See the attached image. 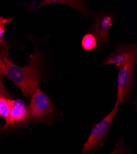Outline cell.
Here are the masks:
<instances>
[{"label":"cell","instance_id":"1","mask_svg":"<svg viewBox=\"0 0 137 154\" xmlns=\"http://www.w3.org/2000/svg\"><path fill=\"white\" fill-rule=\"evenodd\" d=\"M0 57L5 66V75L17 86L27 99L31 98L40 81L41 56L36 49L30 56V62L26 67H19L9 57L8 48L5 43L0 44Z\"/></svg>","mask_w":137,"mask_h":154},{"label":"cell","instance_id":"2","mask_svg":"<svg viewBox=\"0 0 137 154\" xmlns=\"http://www.w3.org/2000/svg\"><path fill=\"white\" fill-rule=\"evenodd\" d=\"M31 119L36 122H44L55 112V108L51 99L38 86L28 106Z\"/></svg>","mask_w":137,"mask_h":154},{"label":"cell","instance_id":"3","mask_svg":"<svg viewBox=\"0 0 137 154\" xmlns=\"http://www.w3.org/2000/svg\"><path fill=\"white\" fill-rule=\"evenodd\" d=\"M118 76L117 100L115 106L118 107L130 97L133 84L135 64L128 63L120 66Z\"/></svg>","mask_w":137,"mask_h":154},{"label":"cell","instance_id":"4","mask_svg":"<svg viewBox=\"0 0 137 154\" xmlns=\"http://www.w3.org/2000/svg\"><path fill=\"white\" fill-rule=\"evenodd\" d=\"M117 112L118 107L115 106L106 117L94 126L88 140L84 145L81 154H86L89 152L104 139L109 131Z\"/></svg>","mask_w":137,"mask_h":154},{"label":"cell","instance_id":"5","mask_svg":"<svg viewBox=\"0 0 137 154\" xmlns=\"http://www.w3.org/2000/svg\"><path fill=\"white\" fill-rule=\"evenodd\" d=\"M137 62V46L136 45H122L117 46L114 52L112 53L100 66L114 64L119 67L124 64L132 63L135 65Z\"/></svg>","mask_w":137,"mask_h":154},{"label":"cell","instance_id":"6","mask_svg":"<svg viewBox=\"0 0 137 154\" xmlns=\"http://www.w3.org/2000/svg\"><path fill=\"white\" fill-rule=\"evenodd\" d=\"M31 119L29 107L21 99L12 100V108L8 117L5 120L6 124L3 130L20 126Z\"/></svg>","mask_w":137,"mask_h":154},{"label":"cell","instance_id":"7","mask_svg":"<svg viewBox=\"0 0 137 154\" xmlns=\"http://www.w3.org/2000/svg\"><path fill=\"white\" fill-rule=\"evenodd\" d=\"M113 16L110 14L100 15L89 29L100 46L105 45L108 42L109 31L113 25Z\"/></svg>","mask_w":137,"mask_h":154},{"label":"cell","instance_id":"8","mask_svg":"<svg viewBox=\"0 0 137 154\" xmlns=\"http://www.w3.org/2000/svg\"><path fill=\"white\" fill-rule=\"evenodd\" d=\"M65 4L69 5L71 8L79 10L81 13L85 14V3L83 1H67V0H46L41 3L42 6H46L52 4Z\"/></svg>","mask_w":137,"mask_h":154},{"label":"cell","instance_id":"9","mask_svg":"<svg viewBox=\"0 0 137 154\" xmlns=\"http://www.w3.org/2000/svg\"><path fill=\"white\" fill-rule=\"evenodd\" d=\"M82 48L86 51H91L96 48L97 42L95 37L92 33H88L84 35L81 41Z\"/></svg>","mask_w":137,"mask_h":154},{"label":"cell","instance_id":"10","mask_svg":"<svg viewBox=\"0 0 137 154\" xmlns=\"http://www.w3.org/2000/svg\"><path fill=\"white\" fill-rule=\"evenodd\" d=\"M12 108V100L0 97V116L5 120L8 117Z\"/></svg>","mask_w":137,"mask_h":154},{"label":"cell","instance_id":"11","mask_svg":"<svg viewBox=\"0 0 137 154\" xmlns=\"http://www.w3.org/2000/svg\"><path fill=\"white\" fill-rule=\"evenodd\" d=\"M14 18H4L0 17V44L5 43L4 33L5 32V25L11 22Z\"/></svg>","mask_w":137,"mask_h":154},{"label":"cell","instance_id":"12","mask_svg":"<svg viewBox=\"0 0 137 154\" xmlns=\"http://www.w3.org/2000/svg\"><path fill=\"white\" fill-rule=\"evenodd\" d=\"M124 139L121 137L116 144L114 150L110 154H125L127 152V149L124 146Z\"/></svg>","mask_w":137,"mask_h":154},{"label":"cell","instance_id":"13","mask_svg":"<svg viewBox=\"0 0 137 154\" xmlns=\"http://www.w3.org/2000/svg\"><path fill=\"white\" fill-rule=\"evenodd\" d=\"M0 97L7 98L10 99L12 97V96L7 92V89L4 86L1 80H0Z\"/></svg>","mask_w":137,"mask_h":154},{"label":"cell","instance_id":"14","mask_svg":"<svg viewBox=\"0 0 137 154\" xmlns=\"http://www.w3.org/2000/svg\"><path fill=\"white\" fill-rule=\"evenodd\" d=\"M4 71H5L4 63H3V62L1 60V57H0V80H1L2 75H4Z\"/></svg>","mask_w":137,"mask_h":154}]
</instances>
